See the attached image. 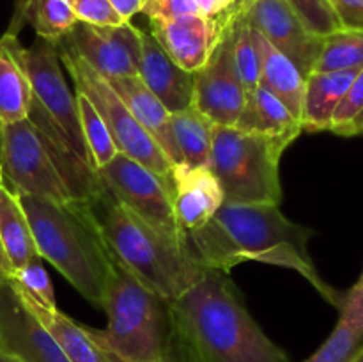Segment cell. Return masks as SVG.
<instances>
[{
  "mask_svg": "<svg viewBox=\"0 0 363 362\" xmlns=\"http://www.w3.org/2000/svg\"><path fill=\"white\" fill-rule=\"evenodd\" d=\"M156 362H179V361H177V358L169 351V355H165V357L160 358V361H156Z\"/></svg>",
  "mask_w": 363,
  "mask_h": 362,
  "instance_id": "cell-45",
  "label": "cell"
},
{
  "mask_svg": "<svg viewBox=\"0 0 363 362\" xmlns=\"http://www.w3.org/2000/svg\"><path fill=\"white\" fill-rule=\"evenodd\" d=\"M0 348L23 362H69L9 279L0 280Z\"/></svg>",
  "mask_w": 363,
  "mask_h": 362,
  "instance_id": "cell-13",
  "label": "cell"
},
{
  "mask_svg": "<svg viewBox=\"0 0 363 362\" xmlns=\"http://www.w3.org/2000/svg\"><path fill=\"white\" fill-rule=\"evenodd\" d=\"M201 14L208 18H223L229 14L233 2L230 0H195Z\"/></svg>",
  "mask_w": 363,
  "mask_h": 362,
  "instance_id": "cell-38",
  "label": "cell"
},
{
  "mask_svg": "<svg viewBox=\"0 0 363 362\" xmlns=\"http://www.w3.org/2000/svg\"><path fill=\"white\" fill-rule=\"evenodd\" d=\"M269 45L287 57L307 77L321 52L323 39L315 38L298 20L286 0H255L240 14Z\"/></svg>",
  "mask_w": 363,
  "mask_h": 362,
  "instance_id": "cell-14",
  "label": "cell"
},
{
  "mask_svg": "<svg viewBox=\"0 0 363 362\" xmlns=\"http://www.w3.org/2000/svg\"><path fill=\"white\" fill-rule=\"evenodd\" d=\"M363 337V327L339 318V323L321 348L305 362H347Z\"/></svg>",
  "mask_w": 363,
  "mask_h": 362,
  "instance_id": "cell-31",
  "label": "cell"
},
{
  "mask_svg": "<svg viewBox=\"0 0 363 362\" xmlns=\"http://www.w3.org/2000/svg\"><path fill=\"white\" fill-rule=\"evenodd\" d=\"M342 28L363 32V0H330Z\"/></svg>",
  "mask_w": 363,
  "mask_h": 362,
  "instance_id": "cell-36",
  "label": "cell"
},
{
  "mask_svg": "<svg viewBox=\"0 0 363 362\" xmlns=\"http://www.w3.org/2000/svg\"><path fill=\"white\" fill-rule=\"evenodd\" d=\"M106 190L142 220L172 238H186L174 212L172 181L142 165L130 156L119 155L96 170Z\"/></svg>",
  "mask_w": 363,
  "mask_h": 362,
  "instance_id": "cell-10",
  "label": "cell"
},
{
  "mask_svg": "<svg viewBox=\"0 0 363 362\" xmlns=\"http://www.w3.org/2000/svg\"><path fill=\"white\" fill-rule=\"evenodd\" d=\"M233 32V57L245 92L252 94L261 85V50L257 32L240 16H227Z\"/></svg>",
  "mask_w": 363,
  "mask_h": 362,
  "instance_id": "cell-27",
  "label": "cell"
},
{
  "mask_svg": "<svg viewBox=\"0 0 363 362\" xmlns=\"http://www.w3.org/2000/svg\"><path fill=\"white\" fill-rule=\"evenodd\" d=\"M257 32V31H255ZM259 50H261V85L273 92L289 112L301 123V109H303L305 77L301 71L287 59L284 53L273 48L257 32Z\"/></svg>",
  "mask_w": 363,
  "mask_h": 362,
  "instance_id": "cell-22",
  "label": "cell"
},
{
  "mask_svg": "<svg viewBox=\"0 0 363 362\" xmlns=\"http://www.w3.org/2000/svg\"><path fill=\"white\" fill-rule=\"evenodd\" d=\"M78 21L94 27H116L124 23L108 0H67Z\"/></svg>",
  "mask_w": 363,
  "mask_h": 362,
  "instance_id": "cell-34",
  "label": "cell"
},
{
  "mask_svg": "<svg viewBox=\"0 0 363 362\" xmlns=\"http://www.w3.org/2000/svg\"><path fill=\"white\" fill-rule=\"evenodd\" d=\"M0 43L23 70L34 98L62 126L78 156L92 165L78 121L77 96L67 87L55 41L38 38L30 46H23L18 41V34L6 32Z\"/></svg>",
  "mask_w": 363,
  "mask_h": 362,
  "instance_id": "cell-9",
  "label": "cell"
},
{
  "mask_svg": "<svg viewBox=\"0 0 363 362\" xmlns=\"http://www.w3.org/2000/svg\"><path fill=\"white\" fill-rule=\"evenodd\" d=\"M11 273H13V268H11L9 259H7L6 251L2 247V241H0V280L9 279Z\"/></svg>",
  "mask_w": 363,
  "mask_h": 362,
  "instance_id": "cell-40",
  "label": "cell"
},
{
  "mask_svg": "<svg viewBox=\"0 0 363 362\" xmlns=\"http://www.w3.org/2000/svg\"><path fill=\"white\" fill-rule=\"evenodd\" d=\"M0 167L11 190L46 201H92L105 190L94 167L78 156L62 126L35 98L25 119L4 124Z\"/></svg>",
  "mask_w": 363,
  "mask_h": 362,
  "instance_id": "cell-3",
  "label": "cell"
},
{
  "mask_svg": "<svg viewBox=\"0 0 363 362\" xmlns=\"http://www.w3.org/2000/svg\"><path fill=\"white\" fill-rule=\"evenodd\" d=\"M98 226L112 254L145 286L176 300L204 277L186 238H172L149 226L108 190L92 199Z\"/></svg>",
  "mask_w": 363,
  "mask_h": 362,
  "instance_id": "cell-5",
  "label": "cell"
},
{
  "mask_svg": "<svg viewBox=\"0 0 363 362\" xmlns=\"http://www.w3.org/2000/svg\"><path fill=\"white\" fill-rule=\"evenodd\" d=\"M108 2L124 21H130L142 9V0H108Z\"/></svg>",
  "mask_w": 363,
  "mask_h": 362,
  "instance_id": "cell-39",
  "label": "cell"
},
{
  "mask_svg": "<svg viewBox=\"0 0 363 362\" xmlns=\"http://www.w3.org/2000/svg\"><path fill=\"white\" fill-rule=\"evenodd\" d=\"M225 21V16L186 14L167 21H151V35L181 70L197 73L218 45Z\"/></svg>",
  "mask_w": 363,
  "mask_h": 362,
  "instance_id": "cell-15",
  "label": "cell"
},
{
  "mask_svg": "<svg viewBox=\"0 0 363 362\" xmlns=\"http://www.w3.org/2000/svg\"><path fill=\"white\" fill-rule=\"evenodd\" d=\"M363 114V67L357 73L354 80L347 87L346 94L340 99L339 106L335 109L332 119V128L330 131L339 135H351L357 133V121Z\"/></svg>",
  "mask_w": 363,
  "mask_h": 362,
  "instance_id": "cell-33",
  "label": "cell"
},
{
  "mask_svg": "<svg viewBox=\"0 0 363 362\" xmlns=\"http://www.w3.org/2000/svg\"><path fill=\"white\" fill-rule=\"evenodd\" d=\"M170 353L179 362H289L255 323L227 272L208 268L170 300Z\"/></svg>",
  "mask_w": 363,
  "mask_h": 362,
  "instance_id": "cell-2",
  "label": "cell"
},
{
  "mask_svg": "<svg viewBox=\"0 0 363 362\" xmlns=\"http://www.w3.org/2000/svg\"><path fill=\"white\" fill-rule=\"evenodd\" d=\"M2 146H4V123L0 121V163H2Z\"/></svg>",
  "mask_w": 363,
  "mask_h": 362,
  "instance_id": "cell-44",
  "label": "cell"
},
{
  "mask_svg": "<svg viewBox=\"0 0 363 362\" xmlns=\"http://www.w3.org/2000/svg\"><path fill=\"white\" fill-rule=\"evenodd\" d=\"M142 14L149 21H167L186 14H201L195 0H142Z\"/></svg>",
  "mask_w": 363,
  "mask_h": 362,
  "instance_id": "cell-35",
  "label": "cell"
},
{
  "mask_svg": "<svg viewBox=\"0 0 363 362\" xmlns=\"http://www.w3.org/2000/svg\"><path fill=\"white\" fill-rule=\"evenodd\" d=\"M25 23L30 25L38 38L57 41L78 23L67 0H16V13L9 31L18 34Z\"/></svg>",
  "mask_w": 363,
  "mask_h": 362,
  "instance_id": "cell-24",
  "label": "cell"
},
{
  "mask_svg": "<svg viewBox=\"0 0 363 362\" xmlns=\"http://www.w3.org/2000/svg\"><path fill=\"white\" fill-rule=\"evenodd\" d=\"M312 231L294 224L279 204H227L201 229L186 233L188 245L206 268L229 273L245 261H261L300 273L325 300L340 309L344 295L323 280L308 252Z\"/></svg>",
  "mask_w": 363,
  "mask_h": 362,
  "instance_id": "cell-1",
  "label": "cell"
},
{
  "mask_svg": "<svg viewBox=\"0 0 363 362\" xmlns=\"http://www.w3.org/2000/svg\"><path fill=\"white\" fill-rule=\"evenodd\" d=\"M254 2L255 0H236L233 6V9L229 11V14H227V16H240V14H243L245 11H247Z\"/></svg>",
  "mask_w": 363,
  "mask_h": 362,
  "instance_id": "cell-41",
  "label": "cell"
},
{
  "mask_svg": "<svg viewBox=\"0 0 363 362\" xmlns=\"http://www.w3.org/2000/svg\"><path fill=\"white\" fill-rule=\"evenodd\" d=\"M101 309L106 314L105 329L84 327L117 362H156L169 355L170 300L145 286L116 256Z\"/></svg>",
  "mask_w": 363,
  "mask_h": 362,
  "instance_id": "cell-6",
  "label": "cell"
},
{
  "mask_svg": "<svg viewBox=\"0 0 363 362\" xmlns=\"http://www.w3.org/2000/svg\"><path fill=\"white\" fill-rule=\"evenodd\" d=\"M0 241L13 272L39 258L30 224L18 194L4 181L0 183Z\"/></svg>",
  "mask_w": 363,
  "mask_h": 362,
  "instance_id": "cell-21",
  "label": "cell"
},
{
  "mask_svg": "<svg viewBox=\"0 0 363 362\" xmlns=\"http://www.w3.org/2000/svg\"><path fill=\"white\" fill-rule=\"evenodd\" d=\"M362 277H363V272H362Z\"/></svg>",
  "mask_w": 363,
  "mask_h": 362,
  "instance_id": "cell-50",
  "label": "cell"
},
{
  "mask_svg": "<svg viewBox=\"0 0 363 362\" xmlns=\"http://www.w3.org/2000/svg\"><path fill=\"white\" fill-rule=\"evenodd\" d=\"M234 126L273 138L286 148L293 144L298 135L303 131L300 121L264 85H259L252 94L247 96L243 112L238 117Z\"/></svg>",
  "mask_w": 363,
  "mask_h": 362,
  "instance_id": "cell-19",
  "label": "cell"
},
{
  "mask_svg": "<svg viewBox=\"0 0 363 362\" xmlns=\"http://www.w3.org/2000/svg\"><path fill=\"white\" fill-rule=\"evenodd\" d=\"M360 133H363V124L360 126Z\"/></svg>",
  "mask_w": 363,
  "mask_h": 362,
  "instance_id": "cell-48",
  "label": "cell"
},
{
  "mask_svg": "<svg viewBox=\"0 0 363 362\" xmlns=\"http://www.w3.org/2000/svg\"><path fill=\"white\" fill-rule=\"evenodd\" d=\"M138 77L170 114L194 105L195 75L181 70L147 32H142Z\"/></svg>",
  "mask_w": 363,
  "mask_h": 362,
  "instance_id": "cell-17",
  "label": "cell"
},
{
  "mask_svg": "<svg viewBox=\"0 0 363 362\" xmlns=\"http://www.w3.org/2000/svg\"><path fill=\"white\" fill-rule=\"evenodd\" d=\"M77 106H78V121H80L82 133H84L85 146H87L89 156L94 165V169H101L103 165L116 158L119 155L116 142L108 126L94 109L89 98L82 92H77Z\"/></svg>",
  "mask_w": 363,
  "mask_h": 362,
  "instance_id": "cell-29",
  "label": "cell"
},
{
  "mask_svg": "<svg viewBox=\"0 0 363 362\" xmlns=\"http://www.w3.org/2000/svg\"><path fill=\"white\" fill-rule=\"evenodd\" d=\"M230 2H233V6H234V2H236V0H230ZM230 9H233V7H230Z\"/></svg>",
  "mask_w": 363,
  "mask_h": 362,
  "instance_id": "cell-49",
  "label": "cell"
},
{
  "mask_svg": "<svg viewBox=\"0 0 363 362\" xmlns=\"http://www.w3.org/2000/svg\"><path fill=\"white\" fill-rule=\"evenodd\" d=\"M32 99L34 94L23 70L0 43V121L13 124L25 119Z\"/></svg>",
  "mask_w": 363,
  "mask_h": 362,
  "instance_id": "cell-26",
  "label": "cell"
},
{
  "mask_svg": "<svg viewBox=\"0 0 363 362\" xmlns=\"http://www.w3.org/2000/svg\"><path fill=\"white\" fill-rule=\"evenodd\" d=\"M363 124V114L360 116V119L357 121V133H360V126Z\"/></svg>",
  "mask_w": 363,
  "mask_h": 362,
  "instance_id": "cell-46",
  "label": "cell"
},
{
  "mask_svg": "<svg viewBox=\"0 0 363 362\" xmlns=\"http://www.w3.org/2000/svg\"><path fill=\"white\" fill-rule=\"evenodd\" d=\"M363 67V32L340 28L323 38L312 71H346Z\"/></svg>",
  "mask_w": 363,
  "mask_h": 362,
  "instance_id": "cell-28",
  "label": "cell"
},
{
  "mask_svg": "<svg viewBox=\"0 0 363 362\" xmlns=\"http://www.w3.org/2000/svg\"><path fill=\"white\" fill-rule=\"evenodd\" d=\"M360 70L346 71H311L305 77L301 128L307 131H326L340 99Z\"/></svg>",
  "mask_w": 363,
  "mask_h": 362,
  "instance_id": "cell-20",
  "label": "cell"
},
{
  "mask_svg": "<svg viewBox=\"0 0 363 362\" xmlns=\"http://www.w3.org/2000/svg\"><path fill=\"white\" fill-rule=\"evenodd\" d=\"M39 258L52 263L84 298L101 307L113 254L89 201L53 202L18 194Z\"/></svg>",
  "mask_w": 363,
  "mask_h": 362,
  "instance_id": "cell-4",
  "label": "cell"
},
{
  "mask_svg": "<svg viewBox=\"0 0 363 362\" xmlns=\"http://www.w3.org/2000/svg\"><path fill=\"white\" fill-rule=\"evenodd\" d=\"M55 45L60 62L64 64L73 80L74 91L87 96L89 102L94 105V109L108 126L119 153L137 160L160 176L170 180V174H172L170 160L167 158L158 142L135 119L123 99L110 87L106 78L101 77L94 67L89 66L66 43L57 39Z\"/></svg>",
  "mask_w": 363,
  "mask_h": 362,
  "instance_id": "cell-8",
  "label": "cell"
},
{
  "mask_svg": "<svg viewBox=\"0 0 363 362\" xmlns=\"http://www.w3.org/2000/svg\"><path fill=\"white\" fill-rule=\"evenodd\" d=\"M340 318L363 327V277L344 295L342 305H340Z\"/></svg>",
  "mask_w": 363,
  "mask_h": 362,
  "instance_id": "cell-37",
  "label": "cell"
},
{
  "mask_svg": "<svg viewBox=\"0 0 363 362\" xmlns=\"http://www.w3.org/2000/svg\"><path fill=\"white\" fill-rule=\"evenodd\" d=\"M0 362H23V361H20V358H18V357H14V355L7 353L6 350H2V348H0Z\"/></svg>",
  "mask_w": 363,
  "mask_h": 362,
  "instance_id": "cell-42",
  "label": "cell"
},
{
  "mask_svg": "<svg viewBox=\"0 0 363 362\" xmlns=\"http://www.w3.org/2000/svg\"><path fill=\"white\" fill-rule=\"evenodd\" d=\"M60 41L66 43L101 77L119 78L138 75L142 31L130 21L116 27H94L78 21Z\"/></svg>",
  "mask_w": 363,
  "mask_h": 362,
  "instance_id": "cell-12",
  "label": "cell"
},
{
  "mask_svg": "<svg viewBox=\"0 0 363 362\" xmlns=\"http://www.w3.org/2000/svg\"><path fill=\"white\" fill-rule=\"evenodd\" d=\"M286 4L315 38L323 39L342 28L330 0H286Z\"/></svg>",
  "mask_w": 363,
  "mask_h": 362,
  "instance_id": "cell-32",
  "label": "cell"
},
{
  "mask_svg": "<svg viewBox=\"0 0 363 362\" xmlns=\"http://www.w3.org/2000/svg\"><path fill=\"white\" fill-rule=\"evenodd\" d=\"M174 141L181 155V163L186 165H209L215 124L202 116L194 105L170 114Z\"/></svg>",
  "mask_w": 363,
  "mask_h": 362,
  "instance_id": "cell-25",
  "label": "cell"
},
{
  "mask_svg": "<svg viewBox=\"0 0 363 362\" xmlns=\"http://www.w3.org/2000/svg\"><path fill=\"white\" fill-rule=\"evenodd\" d=\"M347 362H363V344L354 350V353L351 355V358Z\"/></svg>",
  "mask_w": 363,
  "mask_h": 362,
  "instance_id": "cell-43",
  "label": "cell"
},
{
  "mask_svg": "<svg viewBox=\"0 0 363 362\" xmlns=\"http://www.w3.org/2000/svg\"><path fill=\"white\" fill-rule=\"evenodd\" d=\"M227 18V16H225ZM195 75L194 106L218 126H234L243 112L247 92L233 57V32L227 18L225 28L208 62Z\"/></svg>",
  "mask_w": 363,
  "mask_h": 362,
  "instance_id": "cell-11",
  "label": "cell"
},
{
  "mask_svg": "<svg viewBox=\"0 0 363 362\" xmlns=\"http://www.w3.org/2000/svg\"><path fill=\"white\" fill-rule=\"evenodd\" d=\"M110 87L117 92L124 105L128 106L135 119L140 126L155 138L170 160V163L177 165L181 163V155L176 148L172 133V123H170V112L165 109L162 102L145 87L144 82L138 75L135 77H119L106 78Z\"/></svg>",
  "mask_w": 363,
  "mask_h": 362,
  "instance_id": "cell-18",
  "label": "cell"
},
{
  "mask_svg": "<svg viewBox=\"0 0 363 362\" xmlns=\"http://www.w3.org/2000/svg\"><path fill=\"white\" fill-rule=\"evenodd\" d=\"M286 146L236 126L213 128L209 169L227 204H279L280 158Z\"/></svg>",
  "mask_w": 363,
  "mask_h": 362,
  "instance_id": "cell-7",
  "label": "cell"
},
{
  "mask_svg": "<svg viewBox=\"0 0 363 362\" xmlns=\"http://www.w3.org/2000/svg\"><path fill=\"white\" fill-rule=\"evenodd\" d=\"M28 307L41 319V323L52 334L69 362H117L89 336L84 325L73 322L59 309L46 311V309L34 307V305H28Z\"/></svg>",
  "mask_w": 363,
  "mask_h": 362,
  "instance_id": "cell-23",
  "label": "cell"
},
{
  "mask_svg": "<svg viewBox=\"0 0 363 362\" xmlns=\"http://www.w3.org/2000/svg\"><path fill=\"white\" fill-rule=\"evenodd\" d=\"M174 212L184 233L201 229L223 204V192L209 165L177 163L170 174Z\"/></svg>",
  "mask_w": 363,
  "mask_h": 362,
  "instance_id": "cell-16",
  "label": "cell"
},
{
  "mask_svg": "<svg viewBox=\"0 0 363 362\" xmlns=\"http://www.w3.org/2000/svg\"><path fill=\"white\" fill-rule=\"evenodd\" d=\"M9 280L28 305L46 309V311L57 309L55 291H53L52 280H50L45 266L41 265V258L14 270Z\"/></svg>",
  "mask_w": 363,
  "mask_h": 362,
  "instance_id": "cell-30",
  "label": "cell"
},
{
  "mask_svg": "<svg viewBox=\"0 0 363 362\" xmlns=\"http://www.w3.org/2000/svg\"><path fill=\"white\" fill-rule=\"evenodd\" d=\"M4 181V176H2V167H0V183Z\"/></svg>",
  "mask_w": 363,
  "mask_h": 362,
  "instance_id": "cell-47",
  "label": "cell"
}]
</instances>
